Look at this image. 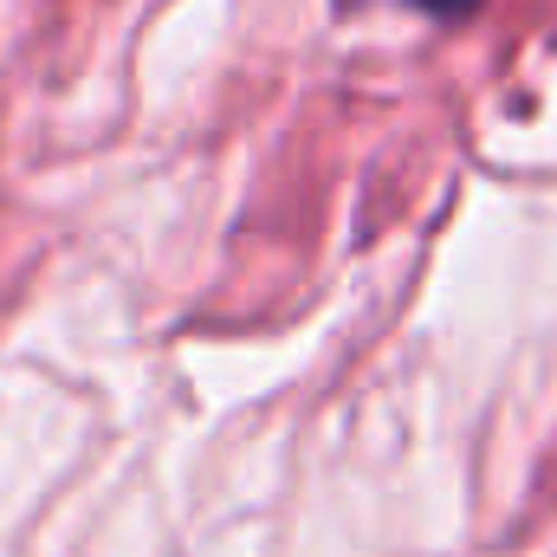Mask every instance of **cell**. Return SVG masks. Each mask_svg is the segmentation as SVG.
<instances>
[{"label":"cell","instance_id":"1","mask_svg":"<svg viewBox=\"0 0 557 557\" xmlns=\"http://www.w3.org/2000/svg\"><path fill=\"white\" fill-rule=\"evenodd\" d=\"M421 13H434V20H467V13H480V0H416Z\"/></svg>","mask_w":557,"mask_h":557}]
</instances>
